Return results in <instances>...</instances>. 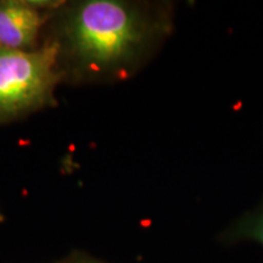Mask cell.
Wrapping results in <instances>:
<instances>
[{
    "label": "cell",
    "mask_w": 263,
    "mask_h": 263,
    "mask_svg": "<svg viewBox=\"0 0 263 263\" xmlns=\"http://www.w3.org/2000/svg\"><path fill=\"white\" fill-rule=\"evenodd\" d=\"M166 10L145 3L84 0L68 6L58 38L60 62L85 80L126 78L167 34Z\"/></svg>",
    "instance_id": "6da1fadb"
},
{
    "label": "cell",
    "mask_w": 263,
    "mask_h": 263,
    "mask_svg": "<svg viewBox=\"0 0 263 263\" xmlns=\"http://www.w3.org/2000/svg\"><path fill=\"white\" fill-rule=\"evenodd\" d=\"M64 71L52 39L33 50L0 47V122L54 103Z\"/></svg>",
    "instance_id": "7a4b0ae2"
},
{
    "label": "cell",
    "mask_w": 263,
    "mask_h": 263,
    "mask_svg": "<svg viewBox=\"0 0 263 263\" xmlns=\"http://www.w3.org/2000/svg\"><path fill=\"white\" fill-rule=\"evenodd\" d=\"M71 263H100L97 261H91V259H77V261H73Z\"/></svg>",
    "instance_id": "5b68a950"
},
{
    "label": "cell",
    "mask_w": 263,
    "mask_h": 263,
    "mask_svg": "<svg viewBox=\"0 0 263 263\" xmlns=\"http://www.w3.org/2000/svg\"><path fill=\"white\" fill-rule=\"evenodd\" d=\"M59 3L0 2V47L14 50H33L51 9Z\"/></svg>",
    "instance_id": "3957f363"
},
{
    "label": "cell",
    "mask_w": 263,
    "mask_h": 263,
    "mask_svg": "<svg viewBox=\"0 0 263 263\" xmlns=\"http://www.w3.org/2000/svg\"><path fill=\"white\" fill-rule=\"evenodd\" d=\"M229 234L233 240H251L263 246V203L256 211L240 219Z\"/></svg>",
    "instance_id": "277c9868"
}]
</instances>
